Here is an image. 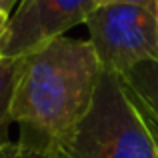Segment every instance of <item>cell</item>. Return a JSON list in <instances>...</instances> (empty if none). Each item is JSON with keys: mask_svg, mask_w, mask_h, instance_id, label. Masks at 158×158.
<instances>
[{"mask_svg": "<svg viewBox=\"0 0 158 158\" xmlns=\"http://www.w3.org/2000/svg\"><path fill=\"white\" fill-rule=\"evenodd\" d=\"M8 12H4V10H0V46H2V38H4V34H6V26H8ZM0 58H2V52H0Z\"/></svg>", "mask_w": 158, "mask_h": 158, "instance_id": "9", "label": "cell"}, {"mask_svg": "<svg viewBox=\"0 0 158 158\" xmlns=\"http://www.w3.org/2000/svg\"><path fill=\"white\" fill-rule=\"evenodd\" d=\"M98 0H20L8 16L0 52L16 58L84 24Z\"/></svg>", "mask_w": 158, "mask_h": 158, "instance_id": "4", "label": "cell"}, {"mask_svg": "<svg viewBox=\"0 0 158 158\" xmlns=\"http://www.w3.org/2000/svg\"><path fill=\"white\" fill-rule=\"evenodd\" d=\"M120 80L146 122L158 128V62L138 64Z\"/></svg>", "mask_w": 158, "mask_h": 158, "instance_id": "5", "label": "cell"}, {"mask_svg": "<svg viewBox=\"0 0 158 158\" xmlns=\"http://www.w3.org/2000/svg\"><path fill=\"white\" fill-rule=\"evenodd\" d=\"M56 158H158L146 118L122 80L102 72L86 116L52 148Z\"/></svg>", "mask_w": 158, "mask_h": 158, "instance_id": "2", "label": "cell"}, {"mask_svg": "<svg viewBox=\"0 0 158 158\" xmlns=\"http://www.w3.org/2000/svg\"><path fill=\"white\" fill-rule=\"evenodd\" d=\"M156 14H158V4H156Z\"/></svg>", "mask_w": 158, "mask_h": 158, "instance_id": "12", "label": "cell"}, {"mask_svg": "<svg viewBox=\"0 0 158 158\" xmlns=\"http://www.w3.org/2000/svg\"><path fill=\"white\" fill-rule=\"evenodd\" d=\"M22 70V56L0 58V148L10 144L8 128L12 124V100Z\"/></svg>", "mask_w": 158, "mask_h": 158, "instance_id": "6", "label": "cell"}, {"mask_svg": "<svg viewBox=\"0 0 158 158\" xmlns=\"http://www.w3.org/2000/svg\"><path fill=\"white\" fill-rule=\"evenodd\" d=\"M18 2H20V0H0V10H4V12L10 14V12L16 8V4H18Z\"/></svg>", "mask_w": 158, "mask_h": 158, "instance_id": "10", "label": "cell"}, {"mask_svg": "<svg viewBox=\"0 0 158 158\" xmlns=\"http://www.w3.org/2000/svg\"><path fill=\"white\" fill-rule=\"evenodd\" d=\"M150 126V132H152V138H154V142H156V148H158V128H154L152 124H148Z\"/></svg>", "mask_w": 158, "mask_h": 158, "instance_id": "11", "label": "cell"}, {"mask_svg": "<svg viewBox=\"0 0 158 158\" xmlns=\"http://www.w3.org/2000/svg\"><path fill=\"white\" fill-rule=\"evenodd\" d=\"M0 158H56L54 152L48 150H38V148H30L24 144H6L4 148H0Z\"/></svg>", "mask_w": 158, "mask_h": 158, "instance_id": "7", "label": "cell"}, {"mask_svg": "<svg viewBox=\"0 0 158 158\" xmlns=\"http://www.w3.org/2000/svg\"><path fill=\"white\" fill-rule=\"evenodd\" d=\"M2 148H4V146H2Z\"/></svg>", "mask_w": 158, "mask_h": 158, "instance_id": "13", "label": "cell"}, {"mask_svg": "<svg viewBox=\"0 0 158 158\" xmlns=\"http://www.w3.org/2000/svg\"><path fill=\"white\" fill-rule=\"evenodd\" d=\"M88 42L102 70L122 78L144 62H158L156 8L98 4L86 18Z\"/></svg>", "mask_w": 158, "mask_h": 158, "instance_id": "3", "label": "cell"}, {"mask_svg": "<svg viewBox=\"0 0 158 158\" xmlns=\"http://www.w3.org/2000/svg\"><path fill=\"white\" fill-rule=\"evenodd\" d=\"M102 72L88 40L58 36L24 54L12 100L18 144L52 152L90 110Z\"/></svg>", "mask_w": 158, "mask_h": 158, "instance_id": "1", "label": "cell"}, {"mask_svg": "<svg viewBox=\"0 0 158 158\" xmlns=\"http://www.w3.org/2000/svg\"><path fill=\"white\" fill-rule=\"evenodd\" d=\"M98 4H138L146 8H156L158 0H98Z\"/></svg>", "mask_w": 158, "mask_h": 158, "instance_id": "8", "label": "cell"}]
</instances>
